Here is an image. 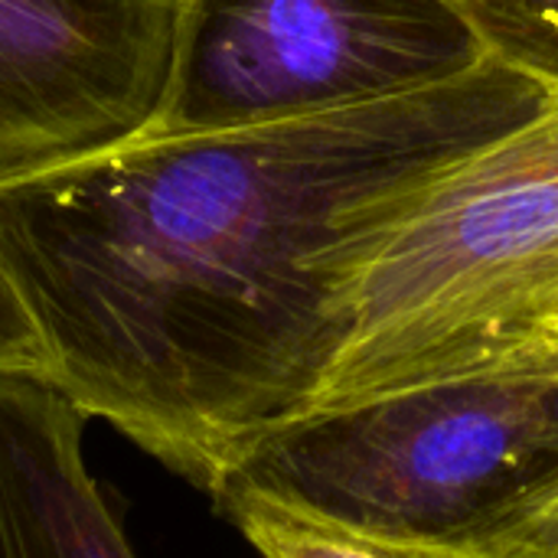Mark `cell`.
<instances>
[{"label":"cell","instance_id":"cell-6","mask_svg":"<svg viewBox=\"0 0 558 558\" xmlns=\"http://www.w3.org/2000/svg\"><path fill=\"white\" fill-rule=\"evenodd\" d=\"M82 441L43 376H0V558H137Z\"/></svg>","mask_w":558,"mask_h":558},{"label":"cell","instance_id":"cell-7","mask_svg":"<svg viewBox=\"0 0 558 558\" xmlns=\"http://www.w3.org/2000/svg\"><path fill=\"white\" fill-rule=\"evenodd\" d=\"M216 504L262 558H477L458 549L399 539L337 523L252 487H226Z\"/></svg>","mask_w":558,"mask_h":558},{"label":"cell","instance_id":"cell-4","mask_svg":"<svg viewBox=\"0 0 558 558\" xmlns=\"http://www.w3.org/2000/svg\"><path fill=\"white\" fill-rule=\"evenodd\" d=\"M484 59L451 0H173L167 85L137 137L363 108L461 78Z\"/></svg>","mask_w":558,"mask_h":558},{"label":"cell","instance_id":"cell-10","mask_svg":"<svg viewBox=\"0 0 558 558\" xmlns=\"http://www.w3.org/2000/svg\"><path fill=\"white\" fill-rule=\"evenodd\" d=\"M526 558H558V510L556 517L546 523V530L539 533L536 546L530 549V556Z\"/></svg>","mask_w":558,"mask_h":558},{"label":"cell","instance_id":"cell-1","mask_svg":"<svg viewBox=\"0 0 558 558\" xmlns=\"http://www.w3.org/2000/svg\"><path fill=\"white\" fill-rule=\"evenodd\" d=\"M556 95L487 56L402 98L137 137L0 190V265L88 422L216 494L317 405L366 242Z\"/></svg>","mask_w":558,"mask_h":558},{"label":"cell","instance_id":"cell-2","mask_svg":"<svg viewBox=\"0 0 558 558\" xmlns=\"http://www.w3.org/2000/svg\"><path fill=\"white\" fill-rule=\"evenodd\" d=\"M226 487L468 556L526 558L558 510V317L468 369L294 418Z\"/></svg>","mask_w":558,"mask_h":558},{"label":"cell","instance_id":"cell-9","mask_svg":"<svg viewBox=\"0 0 558 558\" xmlns=\"http://www.w3.org/2000/svg\"><path fill=\"white\" fill-rule=\"evenodd\" d=\"M13 373L46 376V353L7 268L0 265V376Z\"/></svg>","mask_w":558,"mask_h":558},{"label":"cell","instance_id":"cell-5","mask_svg":"<svg viewBox=\"0 0 558 558\" xmlns=\"http://www.w3.org/2000/svg\"><path fill=\"white\" fill-rule=\"evenodd\" d=\"M170 46L173 0H0V190L131 144Z\"/></svg>","mask_w":558,"mask_h":558},{"label":"cell","instance_id":"cell-3","mask_svg":"<svg viewBox=\"0 0 558 558\" xmlns=\"http://www.w3.org/2000/svg\"><path fill=\"white\" fill-rule=\"evenodd\" d=\"M556 317L558 98L432 177L369 239L314 409L468 369Z\"/></svg>","mask_w":558,"mask_h":558},{"label":"cell","instance_id":"cell-8","mask_svg":"<svg viewBox=\"0 0 558 558\" xmlns=\"http://www.w3.org/2000/svg\"><path fill=\"white\" fill-rule=\"evenodd\" d=\"M487 56L536 78L558 98V0H451Z\"/></svg>","mask_w":558,"mask_h":558}]
</instances>
